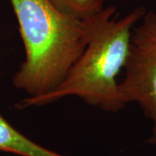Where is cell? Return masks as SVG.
<instances>
[{
    "instance_id": "4",
    "label": "cell",
    "mask_w": 156,
    "mask_h": 156,
    "mask_svg": "<svg viewBox=\"0 0 156 156\" xmlns=\"http://www.w3.org/2000/svg\"><path fill=\"white\" fill-rule=\"evenodd\" d=\"M0 151L20 156H68L39 145L11 126L0 113Z\"/></svg>"
},
{
    "instance_id": "2",
    "label": "cell",
    "mask_w": 156,
    "mask_h": 156,
    "mask_svg": "<svg viewBox=\"0 0 156 156\" xmlns=\"http://www.w3.org/2000/svg\"><path fill=\"white\" fill-rule=\"evenodd\" d=\"M25 59L13 85L35 98L49 94L67 76L89 41L87 20L62 13L50 0H10Z\"/></svg>"
},
{
    "instance_id": "1",
    "label": "cell",
    "mask_w": 156,
    "mask_h": 156,
    "mask_svg": "<svg viewBox=\"0 0 156 156\" xmlns=\"http://www.w3.org/2000/svg\"><path fill=\"white\" fill-rule=\"evenodd\" d=\"M146 11L139 6L119 17L115 6H108L85 19L89 26L88 44L63 82L49 94L23 99L17 108L44 106L67 96H76L104 111L123 109L127 102L119 89L117 76L127 61L133 30Z\"/></svg>"
},
{
    "instance_id": "6",
    "label": "cell",
    "mask_w": 156,
    "mask_h": 156,
    "mask_svg": "<svg viewBox=\"0 0 156 156\" xmlns=\"http://www.w3.org/2000/svg\"><path fill=\"white\" fill-rule=\"evenodd\" d=\"M115 1H120V2H123V1H135V0H115Z\"/></svg>"
},
{
    "instance_id": "3",
    "label": "cell",
    "mask_w": 156,
    "mask_h": 156,
    "mask_svg": "<svg viewBox=\"0 0 156 156\" xmlns=\"http://www.w3.org/2000/svg\"><path fill=\"white\" fill-rule=\"evenodd\" d=\"M119 89L127 104L137 103L152 123L147 143L156 146V12L147 11L134 26Z\"/></svg>"
},
{
    "instance_id": "5",
    "label": "cell",
    "mask_w": 156,
    "mask_h": 156,
    "mask_svg": "<svg viewBox=\"0 0 156 156\" xmlns=\"http://www.w3.org/2000/svg\"><path fill=\"white\" fill-rule=\"evenodd\" d=\"M62 13L85 20L104 9L105 0H50Z\"/></svg>"
}]
</instances>
